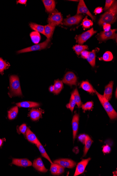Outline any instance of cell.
Returning a JSON list of instances; mask_svg holds the SVG:
<instances>
[{
	"mask_svg": "<svg viewBox=\"0 0 117 176\" xmlns=\"http://www.w3.org/2000/svg\"><path fill=\"white\" fill-rule=\"evenodd\" d=\"M6 141L5 138H0V147H1L3 145L4 142Z\"/></svg>",
	"mask_w": 117,
	"mask_h": 176,
	"instance_id": "obj_47",
	"label": "cell"
},
{
	"mask_svg": "<svg viewBox=\"0 0 117 176\" xmlns=\"http://www.w3.org/2000/svg\"><path fill=\"white\" fill-rule=\"evenodd\" d=\"M93 25V21L87 18L86 16L83 20L82 22V25L83 27L85 29L90 28Z\"/></svg>",
	"mask_w": 117,
	"mask_h": 176,
	"instance_id": "obj_34",
	"label": "cell"
},
{
	"mask_svg": "<svg viewBox=\"0 0 117 176\" xmlns=\"http://www.w3.org/2000/svg\"><path fill=\"white\" fill-rule=\"evenodd\" d=\"M96 94L98 96L100 100L101 104H102L103 107L106 110L107 114H108L109 118L111 120L116 119L117 118V112L113 108L111 105L109 101L106 99L104 97L99 94L96 91H95Z\"/></svg>",
	"mask_w": 117,
	"mask_h": 176,
	"instance_id": "obj_3",
	"label": "cell"
},
{
	"mask_svg": "<svg viewBox=\"0 0 117 176\" xmlns=\"http://www.w3.org/2000/svg\"><path fill=\"white\" fill-rule=\"evenodd\" d=\"M36 145L38 148L39 151L40 152L41 155H42L43 157L48 160L51 163H53V162L51 161L50 158L49 157V156L48 154H47L46 151L44 147H43V145H41L40 142L39 141L38 143L36 144Z\"/></svg>",
	"mask_w": 117,
	"mask_h": 176,
	"instance_id": "obj_25",
	"label": "cell"
},
{
	"mask_svg": "<svg viewBox=\"0 0 117 176\" xmlns=\"http://www.w3.org/2000/svg\"><path fill=\"white\" fill-rule=\"evenodd\" d=\"M30 36L32 41L35 44H38L41 39V36L39 33L36 31H33L31 33Z\"/></svg>",
	"mask_w": 117,
	"mask_h": 176,
	"instance_id": "obj_29",
	"label": "cell"
},
{
	"mask_svg": "<svg viewBox=\"0 0 117 176\" xmlns=\"http://www.w3.org/2000/svg\"><path fill=\"white\" fill-rule=\"evenodd\" d=\"M53 163L59 164L64 168L72 169L76 165V163L72 160L68 159H61L55 160Z\"/></svg>",
	"mask_w": 117,
	"mask_h": 176,
	"instance_id": "obj_10",
	"label": "cell"
},
{
	"mask_svg": "<svg viewBox=\"0 0 117 176\" xmlns=\"http://www.w3.org/2000/svg\"></svg>",
	"mask_w": 117,
	"mask_h": 176,
	"instance_id": "obj_50",
	"label": "cell"
},
{
	"mask_svg": "<svg viewBox=\"0 0 117 176\" xmlns=\"http://www.w3.org/2000/svg\"><path fill=\"white\" fill-rule=\"evenodd\" d=\"M86 135L84 134H81L79 136L78 139L83 144H85V140H86Z\"/></svg>",
	"mask_w": 117,
	"mask_h": 176,
	"instance_id": "obj_40",
	"label": "cell"
},
{
	"mask_svg": "<svg viewBox=\"0 0 117 176\" xmlns=\"http://www.w3.org/2000/svg\"><path fill=\"white\" fill-rule=\"evenodd\" d=\"M27 128L26 124H23L19 126V131L20 132L25 135Z\"/></svg>",
	"mask_w": 117,
	"mask_h": 176,
	"instance_id": "obj_39",
	"label": "cell"
},
{
	"mask_svg": "<svg viewBox=\"0 0 117 176\" xmlns=\"http://www.w3.org/2000/svg\"><path fill=\"white\" fill-rule=\"evenodd\" d=\"M76 104L74 96H73V95L72 94L71 95L69 103L67 104L66 107L67 108L69 109L71 112H73Z\"/></svg>",
	"mask_w": 117,
	"mask_h": 176,
	"instance_id": "obj_33",
	"label": "cell"
},
{
	"mask_svg": "<svg viewBox=\"0 0 117 176\" xmlns=\"http://www.w3.org/2000/svg\"><path fill=\"white\" fill-rule=\"evenodd\" d=\"M96 50H95L89 52L88 56L86 58L87 61L92 67H94L96 65Z\"/></svg>",
	"mask_w": 117,
	"mask_h": 176,
	"instance_id": "obj_24",
	"label": "cell"
},
{
	"mask_svg": "<svg viewBox=\"0 0 117 176\" xmlns=\"http://www.w3.org/2000/svg\"><path fill=\"white\" fill-rule=\"evenodd\" d=\"M93 141L91 138L88 135H86V140H85V147L84 151V155L83 156H85L86 155V154L90 148L91 145Z\"/></svg>",
	"mask_w": 117,
	"mask_h": 176,
	"instance_id": "obj_28",
	"label": "cell"
},
{
	"mask_svg": "<svg viewBox=\"0 0 117 176\" xmlns=\"http://www.w3.org/2000/svg\"><path fill=\"white\" fill-rule=\"evenodd\" d=\"M59 166V164L56 163H51L50 168V171L51 174H52L53 175H57Z\"/></svg>",
	"mask_w": 117,
	"mask_h": 176,
	"instance_id": "obj_36",
	"label": "cell"
},
{
	"mask_svg": "<svg viewBox=\"0 0 117 176\" xmlns=\"http://www.w3.org/2000/svg\"><path fill=\"white\" fill-rule=\"evenodd\" d=\"M49 90L50 92H53V90H54V89H53V86H51L50 87H49Z\"/></svg>",
	"mask_w": 117,
	"mask_h": 176,
	"instance_id": "obj_48",
	"label": "cell"
},
{
	"mask_svg": "<svg viewBox=\"0 0 117 176\" xmlns=\"http://www.w3.org/2000/svg\"><path fill=\"white\" fill-rule=\"evenodd\" d=\"M96 33V31H94L92 28L90 30L83 33L81 35H77L75 37V39H77V41L79 44H82Z\"/></svg>",
	"mask_w": 117,
	"mask_h": 176,
	"instance_id": "obj_7",
	"label": "cell"
},
{
	"mask_svg": "<svg viewBox=\"0 0 117 176\" xmlns=\"http://www.w3.org/2000/svg\"><path fill=\"white\" fill-rule=\"evenodd\" d=\"M63 21V17L60 12L54 10L49 16L48 18L49 24L56 26L62 23Z\"/></svg>",
	"mask_w": 117,
	"mask_h": 176,
	"instance_id": "obj_5",
	"label": "cell"
},
{
	"mask_svg": "<svg viewBox=\"0 0 117 176\" xmlns=\"http://www.w3.org/2000/svg\"><path fill=\"white\" fill-rule=\"evenodd\" d=\"M72 94L74 96L77 105L78 106V107H80L82 105V103L78 89H75Z\"/></svg>",
	"mask_w": 117,
	"mask_h": 176,
	"instance_id": "obj_32",
	"label": "cell"
},
{
	"mask_svg": "<svg viewBox=\"0 0 117 176\" xmlns=\"http://www.w3.org/2000/svg\"><path fill=\"white\" fill-rule=\"evenodd\" d=\"M103 28H104V31H108L110 30L111 25L108 24H106L103 25Z\"/></svg>",
	"mask_w": 117,
	"mask_h": 176,
	"instance_id": "obj_44",
	"label": "cell"
},
{
	"mask_svg": "<svg viewBox=\"0 0 117 176\" xmlns=\"http://www.w3.org/2000/svg\"><path fill=\"white\" fill-rule=\"evenodd\" d=\"M44 27L45 35L47 37V39H50L52 36L55 27L48 24L45 25Z\"/></svg>",
	"mask_w": 117,
	"mask_h": 176,
	"instance_id": "obj_21",
	"label": "cell"
},
{
	"mask_svg": "<svg viewBox=\"0 0 117 176\" xmlns=\"http://www.w3.org/2000/svg\"><path fill=\"white\" fill-rule=\"evenodd\" d=\"M12 165H14L18 166L26 167L32 165V163L26 159H13Z\"/></svg>",
	"mask_w": 117,
	"mask_h": 176,
	"instance_id": "obj_13",
	"label": "cell"
},
{
	"mask_svg": "<svg viewBox=\"0 0 117 176\" xmlns=\"http://www.w3.org/2000/svg\"><path fill=\"white\" fill-rule=\"evenodd\" d=\"M10 66L9 63L7 62L6 61L0 57V74L3 75L4 70L8 68Z\"/></svg>",
	"mask_w": 117,
	"mask_h": 176,
	"instance_id": "obj_30",
	"label": "cell"
},
{
	"mask_svg": "<svg viewBox=\"0 0 117 176\" xmlns=\"http://www.w3.org/2000/svg\"><path fill=\"white\" fill-rule=\"evenodd\" d=\"M77 78L74 73L72 72H68L65 74L62 82L64 84H68L70 86L76 85Z\"/></svg>",
	"mask_w": 117,
	"mask_h": 176,
	"instance_id": "obj_8",
	"label": "cell"
},
{
	"mask_svg": "<svg viewBox=\"0 0 117 176\" xmlns=\"http://www.w3.org/2000/svg\"><path fill=\"white\" fill-rule=\"evenodd\" d=\"M33 166L37 171L41 173H46L48 171L45 168L41 158L35 159L33 162Z\"/></svg>",
	"mask_w": 117,
	"mask_h": 176,
	"instance_id": "obj_14",
	"label": "cell"
},
{
	"mask_svg": "<svg viewBox=\"0 0 117 176\" xmlns=\"http://www.w3.org/2000/svg\"><path fill=\"white\" fill-rule=\"evenodd\" d=\"M116 98H117V89H116Z\"/></svg>",
	"mask_w": 117,
	"mask_h": 176,
	"instance_id": "obj_49",
	"label": "cell"
},
{
	"mask_svg": "<svg viewBox=\"0 0 117 176\" xmlns=\"http://www.w3.org/2000/svg\"><path fill=\"white\" fill-rule=\"evenodd\" d=\"M116 29H110L108 31H102L98 35V40L102 41L109 39H114L116 38L117 35L116 33Z\"/></svg>",
	"mask_w": 117,
	"mask_h": 176,
	"instance_id": "obj_6",
	"label": "cell"
},
{
	"mask_svg": "<svg viewBox=\"0 0 117 176\" xmlns=\"http://www.w3.org/2000/svg\"><path fill=\"white\" fill-rule=\"evenodd\" d=\"M114 2L115 1L113 0H107L104 9V11L108 10L112 7Z\"/></svg>",
	"mask_w": 117,
	"mask_h": 176,
	"instance_id": "obj_38",
	"label": "cell"
},
{
	"mask_svg": "<svg viewBox=\"0 0 117 176\" xmlns=\"http://www.w3.org/2000/svg\"><path fill=\"white\" fill-rule=\"evenodd\" d=\"M10 89L8 95L10 97L15 96H22L20 83L18 76L11 75L10 78Z\"/></svg>",
	"mask_w": 117,
	"mask_h": 176,
	"instance_id": "obj_2",
	"label": "cell"
},
{
	"mask_svg": "<svg viewBox=\"0 0 117 176\" xmlns=\"http://www.w3.org/2000/svg\"><path fill=\"white\" fill-rule=\"evenodd\" d=\"M83 16L79 14L76 15L72 17L64 19L63 21V25L71 26L73 25L78 24L82 20Z\"/></svg>",
	"mask_w": 117,
	"mask_h": 176,
	"instance_id": "obj_9",
	"label": "cell"
},
{
	"mask_svg": "<svg viewBox=\"0 0 117 176\" xmlns=\"http://www.w3.org/2000/svg\"><path fill=\"white\" fill-rule=\"evenodd\" d=\"M113 84V82L111 81L107 85L105 88L103 96L108 101H110L112 98Z\"/></svg>",
	"mask_w": 117,
	"mask_h": 176,
	"instance_id": "obj_17",
	"label": "cell"
},
{
	"mask_svg": "<svg viewBox=\"0 0 117 176\" xmlns=\"http://www.w3.org/2000/svg\"><path fill=\"white\" fill-rule=\"evenodd\" d=\"M43 113V110H42L32 109L29 112V116L32 120L36 121L41 118Z\"/></svg>",
	"mask_w": 117,
	"mask_h": 176,
	"instance_id": "obj_18",
	"label": "cell"
},
{
	"mask_svg": "<svg viewBox=\"0 0 117 176\" xmlns=\"http://www.w3.org/2000/svg\"><path fill=\"white\" fill-rule=\"evenodd\" d=\"M65 168L62 166L59 165L58 171L57 174V175H59L63 174L64 172Z\"/></svg>",
	"mask_w": 117,
	"mask_h": 176,
	"instance_id": "obj_42",
	"label": "cell"
},
{
	"mask_svg": "<svg viewBox=\"0 0 117 176\" xmlns=\"http://www.w3.org/2000/svg\"><path fill=\"white\" fill-rule=\"evenodd\" d=\"M18 107L23 108H35L38 107L40 104L38 103L24 101L16 104Z\"/></svg>",
	"mask_w": 117,
	"mask_h": 176,
	"instance_id": "obj_20",
	"label": "cell"
},
{
	"mask_svg": "<svg viewBox=\"0 0 117 176\" xmlns=\"http://www.w3.org/2000/svg\"><path fill=\"white\" fill-rule=\"evenodd\" d=\"M18 112V106H15L11 108L8 112V118L10 120L15 119Z\"/></svg>",
	"mask_w": 117,
	"mask_h": 176,
	"instance_id": "obj_26",
	"label": "cell"
},
{
	"mask_svg": "<svg viewBox=\"0 0 117 176\" xmlns=\"http://www.w3.org/2000/svg\"><path fill=\"white\" fill-rule=\"evenodd\" d=\"M46 10L49 13H52L55 9V1L53 0H43L42 1Z\"/></svg>",
	"mask_w": 117,
	"mask_h": 176,
	"instance_id": "obj_16",
	"label": "cell"
},
{
	"mask_svg": "<svg viewBox=\"0 0 117 176\" xmlns=\"http://www.w3.org/2000/svg\"><path fill=\"white\" fill-rule=\"evenodd\" d=\"M117 2L113 4L110 9L106 13L101 16L98 24L100 25L106 24H112L116 22L117 19Z\"/></svg>",
	"mask_w": 117,
	"mask_h": 176,
	"instance_id": "obj_1",
	"label": "cell"
},
{
	"mask_svg": "<svg viewBox=\"0 0 117 176\" xmlns=\"http://www.w3.org/2000/svg\"><path fill=\"white\" fill-rule=\"evenodd\" d=\"M93 106V103L92 102H88L81 106L82 109L85 111L87 110H90L92 109Z\"/></svg>",
	"mask_w": 117,
	"mask_h": 176,
	"instance_id": "obj_37",
	"label": "cell"
},
{
	"mask_svg": "<svg viewBox=\"0 0 117 176\" xmlns=\"http://www.w3.org/2000/svg\"><path fill=\"white\" fill-rule=\"evenodd\" d=\"M111 151V148L110 146L106 145L103 148V152L105 153H110Z\"/></svg>",
	"mask_w": 117,
	"mask_h": 176,
	"instance_id": "obj_43",
	"label": "cell"
},
{
	"mask_svg": "<svg viewBox=\"0 0 117 176\" xmlns=\"http://www.w3.org/2000/svg\"><path fill=\"white\" fill-rule=\"evenodd\" d=\"M91 159V158H88L87 159H83L78 163L77 166L76 171L74 175V176L80 175L84 172L87 166Z\"/></svg>",
	"mask_w": 117,
	"mask_h": 176,
	"instance_id": "obj_11",
	"label": "cell"
},
{
	"mask_svg": "<svg viewBox=\"0 0 117 176\" xmlns=\"http://www.w3.org/2000/svg\"><path fill=\"white\" fill-rule=\"evenodd\" d=\"M73 48L77 54L79 55L83 51L88 49V46L86 45H76L73 47Z\"/></svg>",
	"mask_w": 117,
	"mask_h": 176,
	"instance_id": "obj_31",
	"label": "cell"
},
{
	"mask_svg": "<svg viewBox=\"0 0 117 176\" xmlns=\"http://www.w3.org/2000/svg\"><path fill=\"white\" fill-rule=\"evenodd\" d=\"M50 41V39H47L44 42L22 49V50L18 51L17 53L18 54H21V53L31 52V51L43 50V49L46 48L48 46Z\"/></svg>",
	"mask_w": 117,
	"mask_h": 176,
	"instance_id": "obj_4",
	"label": "cell"
},
{
	"mask_svg": "<svg viewBox=\"0 0 117 176\" xmlns=\"http://www.w3.org/2000/svg\"><path fill=\"white\" fill-rule=\"evenodd\" d=\"M79 120V115L75 113L73 117L72 121L73 139L74 140L78 133Z\"/></svg>",
	"mask_w": 117,
	"mask_h": 176,
	"instance_id": "obj_15",
	"label": "cell"
},
{
	"mask_svg": "<svg viewBox=\"0 0 117 176\" xmlns=\"http://www.w3.org/2000/svg\"><path fill=\"white\" fill-rule=\"evenodd\" d=\"M89 52H90L85 50L83 51L81 53V57L83 58L86 59L88 56Z\"/></svg>",
	"mask_w": 117,
	"mask_h": 176,
	"instance_id": "obj_41",
	"label": "cell"
},
{
	"mask_svg": "<svg viewBox=\"0 0 117 176\" xmlns=\"http://www.w3.org/2000/svg\"><path fill=\"white\" fill-rule=\"evenodd\" d=\"M53 86L54 89L53 92L55 94H58L62 90L63 87V82L62 81L59 80H55Z\"/></svg>",
	"mask_w": 117,
	"mask_h": 176,
	"instance_id": "obj_22",
	"label": "cell"
},
{
	"mask_svg": "<svg viewBox=\"0 0 117 176\" xmlns=\"http://www.w3.org/2000/svg\"><path fill=\"white\" fill-rule=\"evenodd\" d=\"M102 11L103 9L102 7H98L95 10L94 13L96 14H99L102 13Z\"/></svg>",
	"mask_w": 117,
	"mask_h": 176,
	"instance_id": "obj_45",
	"label": "cell"
},
{
	"mask_svg": "<svg viewBox=\"0 0 117 176\" xmlns=\"http://www.w3.org/2000/svg\"><path fill=\"white\" fill-rule=\"evenodd\" d=\"M86 13L89 16L91 17L93 20H94L95 17L93 16L90 12L89 11V10L87 8V7L83 0H80L79 1V3L77 9V15L80 14V13Z\"/></svg>",
	"mask_w": 117,
	"mask_h": 176,
	"instance_id": "obj_12",
	"label": "cell"
},
{
	"mask_svg": "<svg viewBox=\"0 0 117 176\" xmlns=\"http://www.w3.org/2000/svg\"><path fill=\"white\" fill-rule=\"evenodd\" d=\"M27 1V0H19L17 1V4H26Z\"/></svg>",
	"mask_w": 117,
	"mask_h": 176,
	"instance_id": "obj_46",
	"label": "cell"
},
{
	"mask_svg": "<svg viewBox=\"0 0 117 176\" xmlns=\"http://www.w3.org/2000/svg\"><path fill=\"white\" fill-rule=\"evenodd\" d=\"M81 88L86 91L93 93H94L95 91L93 89L92 85L88 81H83L81 84Z\"/></svg>",
	"mask_w": 117,
	"mask_h": 176,
	"instance_id": "obj_27",
	"label": "cell"
},
{
	"mask_svg": "<svg viewBox=\"0 0 117 176\" xmlns=\"http://www.w3.org/2000/svg\"><path fill=\"white\" fill-rule=\"evenodd\" d=\"M27 139L31 143L35 144V145L38 143L39 140L38 139L37 136L32 132L29 128H27L25 134Z\"/></svg>",
	"mask_w": 117,
	"mask_h": 176,
	"instance_id": "obj_19",
	"label": "cell"
},
{
	"mask_svg": "<svg viewBox=\"0 0 117 176\" xmlns=\"http://www.w3.org/2000/svg\"><path fill=\"white\" fill-rule=\"evenodd\" d=\"M113 58V56L112 53L110 51H106L104 53L102 57V60L107 62L112 60Z\"/></svg>",
	"mask_w": 117,
	"mask_h": 176,
	"instance_id": "obj_35",
	"label": "cell"
},
{
	"mask_svg": "<svg viewBox=\"0 0 117 176\" xmlns=\"http://www.w3.org/2000/svg\"><path fill=\"white\" fill-rule=\"evenodd\" d=\"M29 26L32 29L35 31L45 35V27L43 26L38 24L35 23H31L29 24Z\"/></svg>",
	"mask_w": 117,
	"mask_h": 176,
	"instance_id": "obj_23",
	"label": "cell"
}]
</instances>
